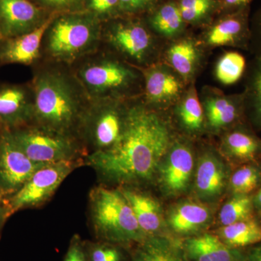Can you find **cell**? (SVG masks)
I'll return each instance as SVG.
<instances>
[{
  "label": "cell",
  "mask_w": 261,
  "mask_h": 261,
  "mask_svg": "<svg viewBox=\"0 0 261 261\" xmlns=\"http://www.w3.org/2000/svg\"><path fill=\"white\" fill-rule=\"evenodd\" d=\"M149 21L156 32L167 37H173L180 33L185 23L177 3L173 2L158 8L151 15Z\"/></svg>",
  "instance_id": "25"
},
{
  "label": "cell",
  "mask_w": 261,
  "mask_h": 261,
  "mask_svg": "<svg viewBox=\"0 0 261 261\" xmlns=\"http://www.w3.org/2000/svg\"><path fill=\"white\" fill-rule=\"evenodd\" d=\"M81 6V11L90 13L101 22L123 15L119 0H82Z\"/></svg>",
  "instance_id": "32"
},
{
  "label": "cell",
  "mask_w": 261,
  "mask_h": 261,
  "mask_svg": "<svg viewBox=\"0 0 261 261\" xmlns=\"http://www.w3.org/2000/svg\"><path fill=\"white\" fill-rule=\"evenodd\" d=\"M147 100L151 104H163L174 100L180 95L181 82L171 72L162 68H152L145 73Z\"/></svg>",
  "instance_id": "18"
},
{
  "label": "cell",
  "mask_w": 261,
  "mask_h": 261,
  "mask_svg": "<svg viewBox=\"0 0 261 261\" xmlns=\"http://www.w3.org/2000/svg\"><path fill=\"white\" fill-rule=\"evenodd\" d=\"M245 261H261V243L254 245L245 253Z\"/></svg>",
  "instance_id": "41"
},
{
  "label": "cell",
  "mask_w": 261,
  "mask_h": 261,
  "mask_svg": "<svg viewBox=\"0 0 261 261\" xmlns=\"http://www.w3.org/2000/svg\"><path fill=\"white\" fill-rule=\"evenodd\" d=\"M133 211L146 237L154 236L162 226L159 204L150 196L129 186L118 187Z\"/></svg>",
  "instance_id": "16"
},
{
  "label": "cell",
  "mask_w": 261,
  "mask_h": 261,
  "mask_svg": "<svg viewBox=\"0 0 261 261\" xmlns=\"http://www.w3.org/2000/svg\"><path fill=\"white\" fill-rule=\"evenodd\" d=\"M177 4L185 23H197L210 16L217 0H179Z\"/></svg>",
  "instance_id": "31"
},
{
  "label": "cell",
  "mask_w": 261,
  "mask_h": 261,
  "mask_svg": "<svg viewBox=\"0 0 261 261\" xmlns=\"http://www.w3.org/2000/svg\"><path fill=\"white\" fill-rule=\"evenodd\" d=\"M252 197L250 195H234L221 207L219 221L222 226L253 218Z\"/></svg>",
  "instance_id": "27"
},
{
  "label": "cell",
  "mask_w": 261,
  "mask_h": 261,
  "mask_svg": "<svg viewBox=\"0 0 261 261\" xmlns=\"http://www.w3.org/2000/svg\"><path fill=\"white\" fill-rule=\"evenodd\" d=\"M10 217L8 206L5 197H0V231L4 226L5 221Z\"/></svg>",
  "instance_id": "42"
},
{
  "label": "cell",
  "mask_w": 261,
  "mask_h": 261,
  "mask_svg": "<svg viewBox=\"0 0 261 261\" xmlns=\"http://www.w3.org/2000/svg\"><path fill=\"white\" fill-rule=\"evenodd\" d=\"M34 114L33 93L22 86L0 87V128L12 130L31 124Z\"/></svg>",
  "instance_id": "12"
},
{
  "label": "cell",
  "mask_w": 261,
  "mask_h": 261,
  "mask_svg": "<svg viewBox=\"0 0 261 261\" xmlns=\"http://www.w3.org/2000/svg\"><path fill=\"white\" fill-rule=\"evenodd\" d=\"M246 70L245 57L236 51L226 53L218 62L216 75L224 84L230 85L238 82Z\"/></svg>",
  "instance_id": "28"
},
{
  "label": "cell",
  "mask_w": 261,
  "mask_h": 261,
  "mask_svg": "<svg viewBox=\"0 0 261 261\" xmlns=\"http://www.w3.org/2000/svg\"><path fill=\"white\" fill-rule=\"evenodd\" d=\"M89 215L94 234L100 241L126 245L142 243L147 238L118 188L94 187L89 192Z\"/></svg>",
  "instance_id": "3"
},
{
  "label": "cell",
  "mask_w": 261,
  "mask_h": 261,
  "mask_svg": "<svg viewBox=\"0 0 261 261\" xmlns=\"http://www.w3.org/2000/svg\"><path fill=\"white\" fill-rule=\"evenodd\" d=\"M102 22L87 12L58 13L45 34L47 54L71 63L95 50L102 35Z\"/></svg>",
  "instance_id": "4"
},
{
  "label": "cell",
  "mask_w": 261,
  "mask_h": 261,
  "mask_svg": "<svg viewBox=\"0 0 261 261\" xmlns=\"http://www.w3.org/2000/svg\"><path fill=\"white\" fill-rule=\"evenodd\" d=\"M3 42V39H2L1 35H0V46H1L2 43Z\"/></svg>",
  "instance_id": "44"
},
{
  "label": "cell",
  "mask_w": 261,
  "mask_h": 261,
  "mask_svg": "<svg viewBox=\"0 0 261 261\" xmlns=\"http://www.w3.org/2000/svg\"><path fill=\"white\" fill-rule=\"evenodd\" d=\"M47 18L42 7L29 0H0V35L3 41L32 32Z\"/></svg>",
  "instance_id": "11"
},
{
  "label": "cell",
  "mask_w": 261,
  "mask_h": 261,
  "mask_svg": "<svg viewBox=\"0 0 261 261\" xmlns=\"http://www.w3.org/2000/svg\"><path fill=\"white\" fill-rule=\"evenodd\" d=\"M106 32L108 42L130 61L143 63L153 48L150 33L139 20L114 19Z\"/></svg>",
  "instance_id": "10"
},
{
  "label": "cell",
  "mask_w": 261,
  "mask_h": 261,
  "mask_svg": "<svg viewBox=\"0 0 261 261\" xmlns=\"http://www.w3.org/2000/svg\"><path fill=\"white\" fill-rule=\"evenodd\" d=\"M81 89L80 84L77 86L61 72L39 73L33 87L32 124L79 138L81 122L89 103L88 99H83L86 94Z\"/></svg>",
  "instance_id": "2"
},
{
  "label": "cell",
  "mask_w": 261,
  "mask_h": 261,
  "mask_svg": "<svg viewBox=\"0 0 261 261\" xmlns=\"http://www.w3.org/2000/svg\"><path fill=\"white\" fill-rule=\"evenodd\" d=\"M185 252L190 261H212L202 236L187 240Z\"/></svg>",
  "instance_id": "35"
},
{
  "label": "cell",
  "mask_w": 261,
  "mask_h": 261,
  "mask_svg": "<svg viewBox=\"0 0 261 261\" xmlns=\"http://www.w3.org/2000/svg\"><path fill=\"white\" fill-rule=\"evenodd\" d=\"M224 148L232 159L243 162L254 161L261 151V142L245 128L229 132L224 139Z\"/></svg>",
  "instance_id": "23"
},
{
  "label": "cell",
  "mask_w": 261,
  "mask_h": 261,
  "mask_svg": "<svg viewBox=\"0 0 261 261\" xmlns=\"http://www.w3.org/2000/svg\"><path fill=\"white\" fill-rule=\"evenodd\" d=\"M178 116L183 126L190 132H197L203 123V109L194 89L184 98L178 108Z\"/></svg>",
  "instance_id": "30"
},
{
  "label": "cell",
  "mask_w": 261,
  "mask_h": 261,
  "mask_svg": "<svg viewBox=\"0 0 261 261\" xmlns=\"http://www.w3.org/2000/svg\"><path fill=\"white\" fill-rule=\"evenodd\" d=\"M123 15H137L154 8L159 0H119Z\"/></svg>",
  "instance_id": "36"
},
{
  "label": "cell",
  "mask_w": 261,
  "mask_h": 261,
  "mask_svg": "<svg viewBox=\"0 0 261 261\" xmlns=\"http://www.w3.org/2000/svg\"><path fill=\"white\" fill-rule=\"evenodd\" d=\"M58 13L53 12L42 25L32 32L5 40L0 46V61L25 65L34 63L39 58L42 39Z\"/></svg>",
  "instance_id": "14"
},
{
  "label": "cell",
  "mask_w": 261,
  "mask_h": 261,
  "mask_svg": "<svg viewBox=\"0 0 261 261\" xmlns=\"http://www.w3.org/2000/svg\"><path fill=\"white\" fill-rule=\"evenodd\" d=\"M137 78V73L128 65L109 58L89 61L77 73V80L89 101L120 99Z\"/></svg>",
  "instance_id": "7"
},
{
  "label": "cell",
  "mask_w": 261,
  "mask_h": 261,
  "mask_svg": "<svg viewBox=\"0 0 261 261\" xmlns=\"http://www.w3.org/2000/svg\"><path fill=\"white\" fill-rule=\"evenodd\" d=\"M249 8L228 13L209 29L207 42L211 46L247 45L250 40Z\"/></svg>",
  "instance_id": "15"
},
{
  "label": "cell",
  "mask_w": 261,
  "mask_h": 261,
  "mask_svg": "<svg viewBox=\"0 0 261 261\" xmlns=\"http://www.w3.org/2000/svg\"><path fill=\"white\" fill-rule=\"evenodd\" d=\"M261 169L256 165L247 164L238 168L229 180L234 195H249L260 186Z\"/></svg>",
  "instance_id": "29"
},
{
  "label": "cell",
  "mask_w": 261,
  "mask_h": 261,
  "mask_svg": "<svg viewBox=\"0 0 261 261\" xmlns=\"http://www.w3.org/2000/svg\"><path fill=\"white\" fill-rule=\"evenodd\" d=\"M4 197V196H3V194H2L1 192H0V197Z\"/></svg>",
  "instance_id": "45"
},
{
  "label": "cell",
  "mask_w": 261,
  "mask_h": 261,
  "mask_svg": "<svg viewBox=\"0 0 261 261\" xmlns=\"http://www.w3.org/2000/svg\"><path fill=\"white\" fill-rule=\"evenodd\" d=\"M211 213L207 207L192 202L176 205L170 213L168 224L175 232L191 234L208 224Z\"/></svg>",
  "instance_id": "19"
},
{
  "label": "cell",
  "mask_w": 261,
  "mask_h": 261,
  "mask_svg": "<svg viewBox=\"0 0 261 261\" xmlns=\"http://www.w3.org/2000/svg\"><path fill=\"white\" fill-rule=\"evenodd\" d=\"M243 97L245 112L249 120L255 128L261 129V57H255Z\"/></svg>",
  "instance_id": "24"
},
{
  "label": "cell",
  "mask_w": 261,
  "mask_h": 261,
  "mask_svg": "<svg viewBox=\"0 0 261 261\" xmlns=\"http://www.w3.org/2000/svg\"><path fill=\"white\" fill-rule=\"evenodd\" d=\"M43 8H47L57 13L71 11L80 6L82 0H37Z\"/></svg>",
  "instance_id": "38"
},
{
  "label": "cell",
  "mask_w": 261,
  "mask_h": 261,
  "mask_svg": "<svg viewBox=\"0 0 261 261\" xmlns=\"http://www.w3.org/2000/svg\"><path fill=\"white\" fill-rule=\"evenodd\" d=\"M219 238L233 248L256 245L261 243V223L253 217L223 226L219 230Z\"/></svg>",
  "instance_id": "22"
},
{
  "label": "cell",
  "mask_w": 261,
  "mask_h": 261,
  "mask_svg": "<svg viewBox=\"0 0 261 261\" xmlns=\"http://www.w3.org/2000/svg\"><path fill=\"white\" fill-rule=\"evenodd\" d=\"M170 64L183 78L191 76L197 61V50L190 40H183L173 44L168 51Z\"/></svg>",
  "instance_id": "26"
},
{
  "label": "cell",
  "mask_w": 261,
  "mask_h": 261,
  "mask_svg": "<svg viewBox=\"0 0 261 261\" xmlns=\"http://www.w3.org/2000/svg\"><path fill=\"white\" fill-rule=\"evenodd\" d=\"M171 145L169 128L154 111L143 106L128 108L126 125L116 145L84 158L101 185L132 186L153 178Z\"/></svg>",
  "instance_id": "1"
},
{
  "label": "cell",
  "mask_w": 261,
  "mask_h": 261,
  "mask_svg": "<svg viewBox=\"0 0 261 261\" xmlns=\"http://www.w3.org/2000/svg\"><path fill=\"white\" fill-rule=\"evenodd\" d=\"M252 202H253L254 208L256 209L261 214V187L255 195L252 197Z\"/></svg>",
  "instance_id": "43"
},
{
  "label": "cell",
  "mask_w": 261,
  "mask_h": 261,
  "mask_svg": "<svg viewBox=\"0 0 261 261\" xmlns=\"http://www.w3.org/2000/svg\"><path fill=\"white\" fill-rule=\"evenodd\" d=\"M202 238L212 261H245V254L240 249L228 246L219 237L207 233Z\"/></svg>",
  "instance_id": "33"
},
{
  "label": "cell",
  "mask_w": 261,
  "mask_h": 261,
  "mask_svg": "<svg viewBox=\"0 0 261 261\" xmlns=\"http://www.w3.org/2000/svg\"><path fill=\"white\" fill-rule=\"evenodd\" d=\"M128 111L120 99L89 101L79 130L87 155L116 145L124 130Z\"/></svg>",
  "instance_id": "5"
},
{
  "label": "cell",
  "mask_w": 261,
  "mask_h": 261,
  "mask_svg": "<svg viewBox=\"0 0 261 261\" xmlns=\"http://www.w3.org/2000/svg\"><path fill=\"white\" fill-rule=\"evenodd\" d=\"M89 261H123V252L113 243L98 241L86 244Z\"/></svg>",
  "instance_id": "34"
},
{
  "label": "cell",
  "mask_w": 261,
  "mask_h": 261,
  "mask_svg": "<svg viewBox=\"0 0 261 261\" xmlns=\"http://www.w3.org/2000/svg\"><path fill=\"white\" fill-rule=\"evenodd\" d=\"M205 107L209 125L214 128H224L238 121L245 111L243 94L233 97H210Z\"/></svg>",
  "instance_id": "21"
},
{
  "label": "cell",
  "mask_w": 261,
  "mask_h": 261,
  "mask_svg": "<svg viewBox=\"0 0 261 261\" xmlns=\"http://www.w3.org/2000/svg\"><path fill=\"white\" fill-rule=\"evenodd\" d=\"M46 165L32 161L19 147L10 130L0 128V192L4 197L15 193Z\"/></svg>",
  "instance_id": "9"
},
{
  "label": "cell",
  "mask_w": 261,
  "mask_h": 261,
  "mask_svg": "<svg viewBox=\"0 0 261 261\" xmlns=\"http://www.w3.org/2000/svg\"><path fill=\"white\" fill-rule=\"evenodd\" d=\"M250 42H252L257 57H261V9L255 16L252 28L250 29Z\"/></svg>",
  "instance_id": "39"
},
{
  "label": "cell",
  "mask_w": 261,
  "mask_h": 261,
  "mask_svg": "<svg viewBox=\"0 0 261 261\" xmlns=\"http://www.w3.org/2000/svg\"><path fill=\"white\" fill-rule=\"evenodd\" d=\"M224 9L228 13L238 11V10L249 8V4L252 0H220Z\"/></svg>",
  "instance_id": "40"
},
{
  "label": "cell",
  "mask_w": 261,
  "mask_h": 261,
  "mask_svg": "<svg viewBox=\"0 0 261 261\" xmlns=\"http://www.w3.org/2000/svg\"><path fill=\"white\" fill-rule=\"evenodd\" d=\"M132 261H190L185 251L171 240L162 237H147L138 244Z\"/></svg>",
  "instance_id": "20"
},
{
  "label": "cell",
  "mask_w": 261,
  "mask_h": 261,
  "mask_svg": "<svg viewBox=\"0 0 261 261\" xmlns=\"http://www.w3.org/2000/svg\"><path fill=\"white\" fill-rule=\"evenodd\" d=\"M25 154L42 164L84 161L87 152L80 139L31 124L10 130Z\"/></svg>",
  "instance_id": "6"
},
{
  "label": "cell",
  "mask_w": 261,
  "mask_h": 261,
  "mask_svg": "<svg viewBox=\"0 0 261 261\" xmlns=\"http://www.w3.org/2000/svg\"><path fill=\"white\" fill-rule=\"evenodd\" d=\"M63 261H89L86 244L82 242L78 234H75L70 240L69 247Z\"/></svg>",
  "instance_id": "37"
},
{
  "label": "cell",
  "mask_w": 261,
  "mask_h": 261,
  "mask_svg": "<svg viewBox=\"0 0 261 261\" xmlns=\"http://www.w3.org/2000/svg\"><path fill=\"white\" fill-rule=\"evenodd\" d=\"M226 178L224 165L214 154H205L199 161L196 172V192L203 200H214L224 192Z\"/></svg>",
  "instance_id": "17"
},
{
  "label": "cell",
  "mask_w": 261,
  "mask_h": 261,
  "mask_svg": "<svg viewBox=\"0 0 261 261\" xmlns=\"http://www.w3.org/2000/svg\"><path fill=\"white\" fill-rule=\"evenodd\" d=\"M159 168L161 184L168 193L177 195L185 192L190 185L194 169L191 149L181 144L175 145Z\"/></svg>",
  "instance_id": "13"
},
{
  "label": "cell",
  "mask_w": 261,
  "mask_h": 261,
  "mask_svg": "<svg viewBox=\"0 0 261 261\" xmlns=\"http://www.w3.org/2000/svg\"><path fill=\"white\" fill-rule=\"evenodd\" d=\"M82 166H84V161H66L46 165L38 170L20 190L5 197L10 216L20 210L44 205L65 178Z\"/></svg>",
  "instance_id": "8"
}]
</instances>
